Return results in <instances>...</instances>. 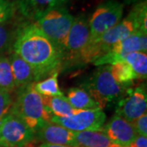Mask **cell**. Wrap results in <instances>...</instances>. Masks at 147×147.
<instances>
[{
  "label": "cell",
  "instance_id": "6da1fadb",
  "mask_svg": "<svg viewBox=\"0 0 147 147\" xmlns=\"http://www.w3.org/2000/svg\"><path fill=\"white\" fill-rule=\"evenodd\" d=\"M12 47L34 69L37 81L58 71L62 65L63 54L34 22L19 26Z\"/></svg>",
  "mask_w": 147,
  "mask_h": 147
},
{
  "label": "cell",
  "instance_id": "7a4b0ae2",
  "mask_svg": "<svg viewBox=\"0 0 147 147\" xmlns=\"http://www.w3.org/2000/svg\"><path fill=\"white\" fill-rule=\"evenodd\" d=\"M33 84L17 88V96L12 103L10 113L23 121L36 134L47 123L51 122L53 114L45 107L42 96L34 89Z\"/></svg>",
  "mask_w": 147,
  "mask_h": 147
},
{
  "label": "cell",
  "instance_id": "3957f363",
  "mask_svg": "<svg viewBox=\"0 0 147 147\" xmlns=\"http://www.w3.org/2000/svg\"><path fill=\"white\" fill-rule=\"evenodd\" d=\"M74 19V17L65 7H57L47 11L38 17L34 24L56 45L64 57Z\"/></svg>",
  "mask_w": 147,
  "mask_h": 147
},
{
  "label": "cell",
  "instance_id": "277c9868",
  "mask_svg": "<svg viewBox=\"0 0 147 147\" xmlns=\"http://www.w3.org/2000/svg\"><path fill=\"white\" fill-rule=\"evenodd\" d=\"M83 88L91 95L100 109L121 99L127 89L115 80L111 75L109 65L99 66L88 82L84 84Z\"/></svg>",
  "mask_w": 147,
  "mask_h": 147
},
{
  "label": "cell",
  "instance_id": "5b68a950",
  "mask_svg": "<svg viewBox=\"0 0 147 147\" xmlns=\"http://www.w3.org/2000/svg\"><path fill=\"white\" fill-rule=\"evenodd\" d=\"M91 47L92 42L88 17L85 15L74 17L69 33L62 63L65 60L71 64L72 62L88 63Z\"/></svg>",
  "mask_w": 147,
  "mask_h": 147
},
{
  "label": "cell",
  "instance_id": "8992f818",
  "mask_svg": "<svg viewBox=\"0 0 147 147\" xmlns=\"http://www.w3.org/2000/svg\"><path fill=\"white\" fill-rule=\"evenodd\" d=\"M123 3L117 0H106L96 8L88 20L91 42L96 43L105 33L122 20Z\"/></svg>",
  "mask_w": 147,
  "mask_h": 147
},
{
  "label": "cell",
  "instance_id": "52a82bcc",
  "mask_svg": "<svg viewBox=\"0 0 147 147\" xmlns=\"http://www.w3.org/2000/svg\"><path fill=\"white\" fill-rule=\"evenodd\" d=\"M106 115L100 108L92 110H79L73 115L59 118L53 116L51 122L64 127L74 132L101 130Z\"/></svg>",
  "mask_w": 147,
  "mask_h": 147
},
{
  "label": "cell",
  "instance_id": "ba28073f",
  "mask_svg": "<svg viewBox=\"0 0 147 147\" xmlns=\"http://www.w3.org/2000/svg\"><path fill=\"white\" fill-rule=\"evenodd\" d=\"M34 135L23 121L11 113L0 121L1 147L26 146Z\"/></svg>",
  "mask_w": 147,
  "mask_h": 147
},
{
  "label": "cell",
  "instance_id": "9c48e42d",
  "mask_svg": "<svg viewBox=\"0 0 147 147\" xmlns=\"http://www.w3.org/2000/svg\"><path fill=\"white\" fill-rule=\"evenodd\" d=\"M137 52H147V34L140 30H136L130 36L111 46L108 53L97 59L93 64L97 66L113 65L123 61L127 54Z\"/></svg>",
  "mask_w": 147,
  "mask_h": 147
},
{
  "label": "cell",
  "instance_id": "30bf717a",
  "mask_svg": "<svg viewBox=\"0 0 147 147\" xmlns=\"http://www.w3.org/2000/svg\"><path fill=\"white\" fill-rule=\"evenodd\" d=\"M147 95L146 86L127 88L123 97L119 100L116 114L130 123L146 114Z\"/></svg>",
  "mask_w": 147,
  "mask_h": 147
},
{
  "label": "cell",
  "instance_id": "8fae6325",
  "mask_svg": "<svg viewBox=\"0 0 147 147\" xmlns=\"http://www.w3.org/2000/svg\"><path fill=\"white\" fill-rule=\"evenodd\" d=\"M102 131L110 140L122 147H128L137 137V132L131 123L119 115H114Z\"/></svg>",
  "mask_w": 147,
  "mask_h": 147
},
{
  "label": "cell",
  "instance_id": "7c38bea8",
  "mask_svg": "<svg viewBox=\"0 0 147 147\" xmlns=\"http://www.w3.org/2000/svg\"><path fill=\"white\" fill-rule=\"evenodd\" d=\"M38 138L43 143L78 146L75 132L52 122H48L36 132Z\"/></svg>",
  "mask_w": 147,
  "mask_h": 147
},
{
  "label": "cell",
  "instance_id": "4fadbf2b",
  "mask_svg": "<svg viewBox=\"0 0 147 147\" xmlns=\"http://www.w3.org/2000/svg\"><path fill=\"white\" fill-rule=\"evenodd\" d=\"M137 30L135 24L129 15L126 18L121 20L116 26L105 33L98 40L97 43L102 48L105 54L108 53L111 46L118 42H120L130 36L133 32Z\"/></svg>",
  "mask_w": 147,
  "mask_h": 147
},
{
  "label": "cell",
  "instance_id": "5bb4252c",
  "mask_svg": "<svg viewBox=\"0 0 147 147\" xmlns=\"http://www.w3.org/2000/svg\"><path fill=\"white\" fill-rule=\"evenodd\" d=\"M8 59L16 88L34 84V82H36V74L34 69L20 56L13 52L11 53Z\"/></svg>",
  "mask_w": 147,
  "mask_h": 147
},
{
  "label": "cell",
  "instance_id": "9a60e30c",
  "mask_svg": "<svg viewBox=\"0 0 147 147\" xmlns=\"http://www.w3.org/2000/svg\"><path fill=\"white\" fill-rule=\"evenodd\" d=\"M68 0H20L19 8L25 16L36 20L47 11L57 7H65Z\"/></svg>",
  "mask_w": 147,
  "mask_h": 147
},
{
  "label": "cell",
  "instance_id": "2e32d148",
  "mask_svg": "<svg viewBox=\"0 0 147 147\" xmlns=\"http://www.w3.org/2000/svg\"><path fill=\"white\" fill-rule=\"evenodd\" d=\"M75 141L80 147H122L112 142L102 129L75 132Z\"/></svg>",
  "mask_w": 147,
  "mask_h": 147
},
{
  "label": "cell",
  "instance_id": "e0dca14e",
  "mask_svg": "<svg viewBox=\"0 0 147 147\" xmlns=\"http://www.w3.org/2000/svg\"><path fill=\"white\" fill-rule=\"evenodd\" d=\"M42 100L45 107L56 117L65 118L73 115L79 111L70 105L64 95L58 96H42Z\"/></svg>",
  "mask_w": 147,
  "mask_h": 147
},
{
  "label": "cell",
  "instance_id": "ac0fdd59",
  "mask_svg": "<svg viewBox=\"0 0 147 147\" xmlns=\"http://www.w3.org/2000/svg\"><path fill=\"white\" fill-rule=\"evenodd\" d=\"M65 97L70 105L75 110H92L100 108L91 95L82 88H69Z\"/></svg>",
  "mask_w": 147,
  "mask_h": 147
},
{
  "label": "cell",
  "instance_id": "d6986e66",
  "mask_svg": "<svg viewBox=\"0 0 147 147\" xmlns=\"http://www.w3.org/2000/svg\"><path fill=\"white\" fill-rule=\"evenodd\" d=\"M109 66L113 78L125 88H129L133 80L138 79L131 66L124 61L110 65Z\"/></svg>",
  "mask_w": 147,
  "mask_h": 147
},
{
  "label": "cell",
  "instance_id": "ffe728a7",
  "mask_svg": "<svg viewBox=\"0 0 147 147\" xmlns=\"http://www.w3.org/2000/svg\"><path fill=\"white\" fill-rule=\"evenodd\" d=\"M58 74L59 71H56L44 80L34 84V89L39 95L45 96H63V92L60 89L58 84Z\"/></svg>",
  "mask_w": 147,
  "mask_h": 147
},
{
  "label": "cell",
  "instance_id": "44dd1931",
  "mask_svg": "<svg viewBox=\"0 0 147 147\" xmlns=\"http://www.w3.org/2000/svg\"><path fill=\"white\" fill-rule=\"evenodd\" d=\"M123 61H126L136 74L137 78L146 79L147 76V54L143 52L131 53L126 55Z\"/></svg>",
  "mask_w": 147,
  "mask_h": 147
},
{
  "label": "cell",
  "instance_id": "7402d4cb",
  "mask_svg": "<svg viewBox=\"0 0 147 147\" xmlns=\"http://www.w3.org/2000/svg\"><path fill=\"white\" fill-rule=\"evenodd\" d=\"M0 89L9 93L16 89L9 59L4 56L0 57Z\"/></svg>",
  "mask_w": 147,
  "mask_h": 147
},
{
  "label": "cell",
  "instance_id": "603a6c76",
  "mask_svg": "<svg viewBox=\"0 0 147 147\" xmlns=\"http://www.w3.org/2000/svg\"><path fill=\"white\" fill-rule=\"evenodd\" d=\"M135 24L137 30L147 34V4L146 1L134 4L128 14Z\"/></svg>",
  "mask_w": 147,
  "mask_h": 147
},
{
  "label": "cell",
  "instance_id": "cb8c5ba5",
  "mask_svg": "<svg viewBox=\"0 0 147 147\" xmlns=\"http://www.w3.org/2000/svg\"><path fill=\"white\" fill-rule=\"evenodd\" d=\"M15 37L11 30L4 26V24H0V57L2 54L6 53L10 49L12 43V39Z\"/></svg>",
  "mask_w": 147,
  "mask_h": 147
},
{
  "label": "cell",
  "instance_id": "d4e9b609",
  "mask_svg": "<svg viewBox=\"0 0 147 147\" xmlns=\"http://www.w3.org/2000/svg\"><path fill=\"white\" fill-rule=\"evenodd\" d=\"M15 11V4L10 0H0V24H5L11 20Z\"/></svg>",
  "mask_w": 147,
  "mask_h": 147
},
{
  "label": "cell",
  "instance_id": "484cf974",
  "mask_svg": "<svg viewBox=\"0 0 147 147\" xmlns=\"http://www.w3.org/2000/svg\"><path fill=\"white\" fill-rule=\"evenodd\" d=\"M12 103L10 93L0 89V121L10 113Z\"/></svg>",
  "mask_w": 147,
  "mask_h": 147
},
{
  "label": "cell",
  "instance_id": "4316f807",
  "mask_svg": "<svg viewBox=\"0 0 147 147\" xmlns=\"http://www.w3.org/2000/svg\"><path fill=\"white\" fill-rule=\"evenodd\" d=\"M138 135L147 137V115L145 114L131 123Z\"/></svg>",
  "mask_w": 147,
  "mask_h": 147
},
{
  "label": "cell",
  "instance_id": "83f0119b",
  "mask_svg": "<svg viewBox=\"0 0 147 147\" xmlns=\"http://www.w3.org/2000/svg\"><path fill=\"white\" fill-rule=\"evenodd\" d=\"M128 147H147V137L137 135L136 139Z\"/></svg>",
  "mask_w": 147,
  "mask_h": 147
},
{
  "label": "cell",
  "instance_id": "f1b7e54d",
  "mask_svg": "<svg viewBox=\"0 0 147 147\" xmlns=\"http://www.w3.org/2000/svg\"><path fill=\"white\" fill-rule=\"evenodd\" d=\"M38 147H80V146H62V145H52L47 143H42Z\"/></svg>",
  "mask_w": 147,
  "mask_h": 147
},
{
  "label": "cell",
  "instance_id": "f546056e",
  "mask_svg": "<svg viewBox=\"0 0 147 147\" xmlns=\"http://www.w3.org/2000/svg\"><path fill=\"white\" fill-rule=\"evenodd\" d=\"M146 0H123L124 3L125 4H136V3H142V2H145Z\"/></svg>",
  "mask_w": 147,
  "mask_h": 147
},
{
  "label": "cell",
  "instance_id": "4dcf8cb0",
  "mask_svg": "<svg viewBox=\"0 0 147 147\" xmlns=\"http://www.w3.org/2000/svg\"><path fill=\"white\" fill-rule=\"evenodd\" d=\"M0 146H1V142H0Z\"/></svg>",
  "mask_w": 147,
  "mask_h": 147
}]
</instances>
